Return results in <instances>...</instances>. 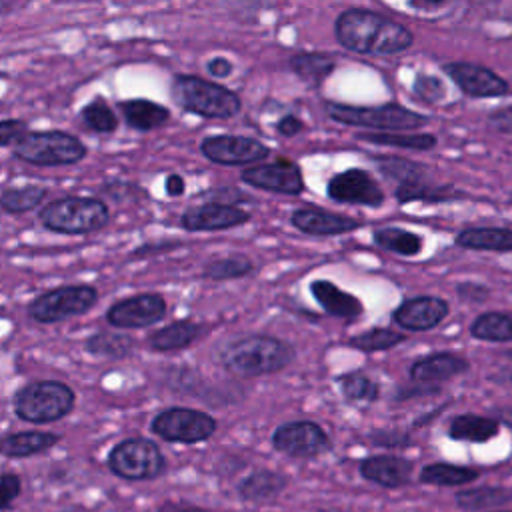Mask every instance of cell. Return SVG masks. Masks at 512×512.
I'll list each match as a JSON object with an SVG mask.
<instances>
[{"label":"cell","instance_id":"1","mask_svg":"<svg viewBox=\"0 0 512 512\" xmlns=\"http://www.w3.org/2000/svg\"><path fill=\"white\" fill-rule=\"evenodd\" d=\"M338 44L364 56H396L414 44V34L402 22L368 8H346L334 22Z\"/></svg>","mask_w":512,"mask_h":512},{"label":"cell","instance_id":"2","mask_svg":"<svg viewBox=\"0 0 512 512\" xmlns=\"http://www.w3.org/2000/svg\"><path fill=\"white\" fill-rule=\"evenodd\" d=\"M296 358L290 342L268 336L248 334L226 342L218 352L222 368L240 378H254L284 370Z\"/></svg>","mask_w":512,"mask_h":512},{"label":"cell","instance_id":"3","mask_svg":"<svg viewBox=\"0 0 512 512\" xmlns=\"http://www.w3.org/2000/svg\"><path fill=\"white\" fill-rule=\"evenodd\" d=\"M170 96L182 110L202 118L226 120L242 108L236 92L194 74H176L170 84Z\"/></svg>","mask_w":512,"mask_h":512},{"label":"cell","instance_id":"4","mask_svg":"<svg viewBox=\"0 0 512 512\" xmlns=\"http://www.w3.org/2000/svg\"><path fill=\"white\" fill-rule=\"evenodd\" d=\"M38 220L50 232L80 236L104 228L110 220V210L108 204L98 198L64 196L40 208Z\"/></svg>","mask_w":512,"mask_h":512},{"label":"cell","instance_id":"5","mask_svg":"<svg viewBox=\"0 0 512 512\" xmlns=\"http://www.w3.org/2000/svg\"><path fill=\"white\" fill-rule=\"evenodd\" d=\"M326 114L330 120L354 126L368 128L372 132H406L428 124V118L420 112H414L400 104H376V106H352L342 102H326Z\"/></svg>","mask_w":512,"mask_h":512},{"label":"cell","instance_id":"6","mask_svg":"<svg viewBox=\"0 0 512 512\" xmlns=\"http://www.w3.org/2000/svg\"><path fill=\"white\" fill-rule=\"evenodd\" d=\"M74 390L60 380H34L14 394V412L32 424L56 422L72 412Z\"/></svg>","mask_w":512,"mask_h":512},{"label":"cell","instance_id":"7","mask_svg":"<svg viewBox=\"0 0 512 512\" xmlns=\"http://www.w3.org/2000/svg\"><path fill=\"white\" fill-rule=\"evenodd\" d=\"M12 152L18 160L34 166H66L86 156V146L74 134L64 130H26L14 144Z\"/></svg>","mask_w":512,"mask_h":512},{"label":"cell","instance_id":"8","mask_svg":"<svg viewBox=\"0 0 512 512\" xmlns=\"http://www.w3.org/2000/svg\"><path fill=\"white\" fill-rule=\"evenodd\" d=\"M98 302V292L88 284H68L36 296L28 306V316L40 324H56L72 316L86 314Z\"/></svg>","mask_w":512,"mask_h":512},{"label":"cell","instance_id":"9","mask_svg":"<svg viewBox=\"0 0 512 512\" xmlns=\"http://www.w3.org/2000/svg\"><path fill=\"white\" fill-rule=\"evenodd\" d=\"M164 466L166 460L160 448L148 438H126L108 456V468L126 480L156 478L164 472Z\"/></svg>","mask_w":512,"mask_h":512},{"label":"cell","instance_id":"10","mask_svg":"<svg viewBox=\"0 0 512 512\" xmlns=\"http://www.w3.org/2000/svg\"><path fill=\"white\" fill-rule=\"evenodd\" d=\"M150 428L166 442L198 444L216 432V420L202 410L174 406L158 412Z\"/></svg>","mask_w":512,"mask_h":512},{"label":"cell","instance_id":"11","mask_svg":"<svg viewBox=\"0 0 512 512\" xmlns=\"http://www.w3.org/2000/svg\"><path fill=\"white\" fill-rule=\"evenodd\" d=\"M200 152L206 160L222 166H254L266 160L270 148L252 136L238 134H214L200 142Z\"/></svg>","mask_w":512,"mask_h":512},{"label":"cell","instance_id":"12","mask_svg":"<svg viewBox=\"0 0 512 512\" xmlns=\"http://www.w3.org/2000/svg\"><path fill=\"white\" fill-rule=\"evenodd\" d=\"M326 196L338 204H360L368 208H380L386 200L378 180L362 168H348L334 174L326 184Z\"/></svg>","mask_w":512,"mask_h":512},{"label":"cell","instance_id":"13","mask_svg":"<svg viewBox=\"0 0 512 512\" xmlns=\"http://www.w3.org/2000/svg\"><path fill=\"white\" fill-rule=\"evenodd\" d=\"M240 180L252 188L298 196L304 192V176L296 162L288 158H278L276 162H262L242 170Z\"/></svg>","mask_w":512,"mask_h":512},{"label":"cell","instance_id":"14","mask_svg":"<svg viewBox=\"0 0 512 512\" xmlns=\"http://www.w3.org/2000/svg\"><path fill=\"white\" fill-rule=\"evenodd\" d=\"M272 446L292 458H314L330 448L324 428L310 420L280 424L272 434Z\"/></svg>","mask_w":512,"mask_h":512},{"label":"cell","instance_id":"15","mask_svg":"<svg viewBox=\"0 0 512 512\" xmlns=\"http://www.w3.org/2000/svg\"><path fill=\"white\" fill-rule=\"evenodd\" d=\"M168 312L166 300L158 292L134 294L118 300L106 310V322L114 328H146L160 322Z\"/></svg>","mask_w":512,"mask_h":512},{"label":"cell","instance_id":"16","mask_svg":"<svg viewBox=\"0 0 512 512\" xmlns=\"http://www.w3.org/2000/svg\"><path fill=\"white\" fill-rule=\"evenodd\" d=\"M444 74L470 98H498L510 92V84L492 68L474 62H446Z\"/></svg>","mask_w":512,"mask_h":512},{"label":"cell","instance_id":"17","mask_svg":"<svg viewBox=\"0 0 512 512\" xmlns=\"http://www.w3.org/2000/svg\"><path fill=\"white\" fill-rule=\"evenodd\" d=\"M250 220V212L226 202H206L182 212L180 224L188 232H216L242 226Z\"/></svg>","mask_w":512,"mask_h":512},{"label":"cell","instance_id":"18","mask_svg":"<svg viewBox=\"0 0 512 512\" xmlns=\"http://www.w3.org/2000/svg\"><path fill=\"white\" fill-rule=\"evenodd\" d=\"M450 314V304L438 296H414L402 300L394 312L392 320L408 332H428L440 326Z\"/></svg>","mask_w":512,"mask_h":512},{"label":"cell","instance_id":"19","mask_svg":"<svg viewBox=\"0 0 512 512\" xmlns=\"http://www.w3.org/2000/svg\"><path fill=\"white\" fill-rule=\"evenodd\" d=\"M290 222L296 230L308 236H338V234L354 232L362 226L360 220L352 216L330 212L318 206H304L294 210L290 214Z\"/></svg>","mask_w":512,"mask_h":512},{"label":"cell","instance_id":"20","mask_svg":"<svg viewBox=\"0 0 512 512\" xmlns=\"http://www.w3.org/2000/svg\"><path fill=\"white\" fill-rule=\"evenodd\" d=\"M470 370V362L454 352H434L418 358L410 366V378L416 384H436Z\"/></svg>","mask_w":512,"mask_h":512},{"label":"cell","instance_id":"21","mask_svg":"<svg viewBox=\"0 0 512 512\" xmlns=\"http://www.w3.org/2000/svg\"><path fill=\"white\" fill-rule=\"evenodd\" d=\"M310 294H312V298L320 304V308H322L326 314L334 316V318L352 322V320L360 318L362 312H364L362 302H360L354 294H350V292L338 288V286H336L334 282H330V280L318 278V280L310 282Z\"/></svg>","mask_w":512,"mask_h":512},{"label":"cell","instance_id":"22","mask_svg":"<svg viewBox=\"0 0 512 512\" xmlns=\"http://www.w3.org/2000/svg\"><path fill=\"white\" fill-rule=\"evenodd\" d=\"M414 464L406 458L392 456V454H378L368 456L360 462V474L380 486L386 488H398L408 484Z\"/></svg>","mask_w":512,"mask_h":512},{"label":"cell","instance_id":"23","mask_svg":"<svg viewBox=\"0 0 512 512\" xmlns=\"http://www.w3.org/2000/svg\"><path fill=\"white\" fill-rule=\"evenodd\" d=\"M454 244L478 252H512V228L506 226H470L456 234Z\"/></svg>","mask_w":512,"mask_h":512},{"label":"cell","instance_id":"24","mask_svg":"<svg viewBox=\"0 0 512 512\" xmlns=\"http://www.w3.org/2000/svg\"><path fill=\"white\" fill-rule=\"evenodd\" d=\"M204 326L192 320H178L172 322L148 336V346L154 352H178L192 346L202 334Z\"/></svg>","mask_w":512,"mask_h":512},{"label":"cell","instance_id":"25","mask_svg":"<svg viewBox=\"0 0 512 512\" xmlns=\"http://www.w3.org/2000/svg\"><path fill=\"white\" fill-rule=\"evenodd\" d=\"M118 110L122 112L126 124L140 132L162 128L170 120V110L166 106L156 104L152 100H144V98L122 100L118 104Z\"/></svg>","mask_w":512,"mask_h":512},{"label":"cell","instance_id":"26","mask_svg":"<svg viewBox=\"0 0 512 512\" xmlns=\"http://www.w3.org/2000/svg\"><path fill=\"white\" fill-rule=\"evenodd\" d=\"M58 440L60 436L54 432L24 430L0 438V454L8 458H26L52 448Z\"/></svg>","mask_w":512,"mask_h":512},{"label":"cell","instance_id":"27","mask_svg":"<svg viewBox=\"0 0 512 512\" xmlns=\"http://www.w3.org/2000/svg\"><path fill=\"white\" fill-rule=\"evenodd\" d=\"M500 430V422L490 416L480 414H458L452 418L448 426V436L454 440H466V442H488L492 440Z\"/></svg>","mask_w":512,"mask_h":512},{"label":"cell","instance_id":"28","mask_svg":"<svg viewBox=\"0 0 512 512\" xmlns=\"http://www.w3.org/2000/svg\"><path fill=\"white\" fill-rule=\"evenodd\" d=\"M470 336L484 342H512V312L490 310L478 314L470 324Z\"/></svg>","mask_w":512,"mask_h":512},{"label":"cell","instance_id":"29","mask_svg":"<svg viewBox=\"0 0 512 512\" xmlns=\"http://www.w3.org/2000/svg\"><path fill=\"white\" fill-rule=\"evenodd\" d=\"M376 166L382 176L396 184V188L412 186L430 178L428 168L424 164L400 156H378Z\"/></svg>","mask_w":512,"mask_h":512},{"label":"cell","instance_id":"30","mask_svg":"<svg viewBox=\"0 0 512 512\" xmlns=\"http://www.w3.org/2000/svg\"><path fill=\"white\" fill-rule=\"evenodd\" d=\"M358 140L378 146H392L404 150H432L438 144V138L430 132H360Z\"/></svg>","mask_w":512,"mask_h":512},{"label":"cell","instance_id":"31","mask_svg":"<svg viewBox=\"0 0 512 512\" xmlns=\"http://www.w3.org/2000/svg\"><path fill=\"white\" fill-rule=\"evenodd\" d=\"M288 66L302 80L320 84L324 78H328L334 72L336 62L326 52H298L290 56Z\"/></svg>","mask_w":512,"mask_h":512},{"label":"cell","instance_id":"32","mask_svg":"<svg viewBox=\"0 0 512 512\" xmlns=\"http://www.w3.org/2000/svg\"><path fill=\"white\" fill-rule=\"evenodd\" d=\"M374 244L388 252L400 254V256H418L424 248V240L418 234H414L406 228H400V226L376 228Z\"/></svg>","mask_w":512,"mask_h":512},{"label":"cell","instance_id":"33","mask_svg":"<svg viewBox=\"0 0 512 512\" xmlns=\"http://www.w3.org/2000/svg\"><path fill=\"white\" fill-rule=\"evenodd\" d=\"M284 486H286V478L282 474L272 472V470H258L242 480L240 496L244 500H252V502L270 500V498L278 496L284 490Z\"/></svg>","mask_w":512,"mask_h":512},{"label":"cell","instance_id":"34","mask_svg":"<svg viewBox=\"0 0 512 512\" xmlns=\"http://www.w3.org/2000/svg\"><path fill=\"white\" fill-rule=\"evenodd\" d=\"M394 196L400 204L406 202H448L460 198L462 194L452 184H434L430 178L412 186L394 188Z\"/></svg>","mask_w":512,"mask_h":512},{"label":"cell","instance_id":"35","mask_svg":"<svg viewBox=\"0 0 512 512\" xmlns=\"http://www.w3.org/2000/svg\"><path fill=\"white\" fill-rule=\"evenodd\" d=\"M480 476L478 470L466 466H454L446 462H434L422 468L420 482L434 486H464Z\"/></svg>","mask_w":512,"mask_h":512},{"label":"cell","instance_id":"36","mask_svg":"<svg viewBox=\"0 0 512 512\" xmlns=\"http://www.w3.org/2000/svg\"><path fill=\"white\" fill-rule=\"evenodd\" d=\"M48 190L44 186H18V188H6L0 192V208L8 214H24L32 208L40 206L46 198Z\"/></svg>","mask_w":512,"mask_h":512},{"label":"cell","instance_id":"37","mask_svg":"<svg viewBox=\"0 0 512 512\" xmlns=\"http://www.w3.org/2000/svg\"><path fill=\"white\" fill-rule=\"evenodd\" d=\"M254 270V262L244 256V254H230V256H222V258H214L204 266L202 276L208 280H236V278H244Z\"/></svg>","mask_w":512,"mask_h":512},{"label":"cell","instance_id":"38","mask_svg":"<svg viewBox=\"0 0 512 512\" xmlns=\"http://www.w3.org/2000/svg\"><path fill=\"white\" fill-rule=\"evenodd\" d=\"M408 336L402 332H396L392 328H370L366 332H360L352 336L346 344L350 348H356L360 352L372 354V352H382V350H392L398 344H402Z\"/></svg>","mask_w":512,"mask_h":512},{"label":"cell","instance_id":"39","mask_svg":"<svg viewBox=\"0 0 512 512\" xmlns=\"http://www.w3.org/2000/svg\"><path fill=\"white\" fill-rule=\"evenodd\" d=\"M340 392L350 402H376L380 396V384L362 370L346 372L338 378Z\"/></svg>","mask_w":512,"mask_h":512},{"label":"cell","instance_id":"40","mask_svg":"<svg viewBox=\"0 0 512 512\" xmlns=\"http://www.w3.org/2000/svg\"><path fill=\"white\" fill-rule=\"evenodd\" d=\"M80 118L86 124V128H90L96 134H112L118 126V116L116 112L108 106V102L100 96H96L94 100H90L82 110H80Z\"/></svg>","mask_w":512,"mask_h":512},{"label":"cell","instance_id":"41","mask_svg":"<svg viewBox=\"0 0 512 512\" xmlns=\"http://www.w3.org/2000/svg\"><path fill=\"white\" fill-rule=\"evenodd\" d=\"M86 350L94 356H106V358H124L132 352L134 348V340L122 334H106V332H98L92 334L86 342H84Z\"/></svg>","mask_w":512,"mask_h":512},{"label":"cell","instance_id":"42","mask_svg":"<svg viewBox=\"0 0 512 512\" xmlns=\"http://www.w3.org/2000/svg\"><path fill=\"white\" fill-rule=\"evenodd\" d=\"M512 494L506 492L504 488H472V490H462L456 494V502L462 508H486V506H494V504H504L506 500H510Z\"/></svg>","mask_w":512,"mask_h":512},{"label":"cell","instance_id":"43","mask_svg":"<svg viewBox=\"0 0 512 512\" xmlns=\"http://www.w3.org/2000/svg\"><path fill=\"white\" fill-rule=\"evenodd\" d=\"M412 94L422 104H438L444 98L446 88L438 76L416 74V78L412 82Z\"/></svg>","mask_w":512,"mask_h":512},{"label":"cell","instance_id":"44","mask_svg":"<svg viewBox=\"0 0 512 512\" xmlns=\"http://www.w3.org/2000/svg\"><path fill=\"white\" fill-rule=\"evenodd\" d=\"M20 494V478L12 472L0 476V510L8 508L12 500Z\"/></svg>","mask_w":512,"mask_h":512},{"label":"cell","instance_id":"45","mask_svg":"<svg viewBox=\"0 0 512 512\" xmlns=\"http://www.w3.org/2000/svg\"><path fill=\"white\" fill-rule=\"evenodd\" d=\"M26 128H28L26 122L16 120V118L0 120V148L14 144L26 132Z\"/></svg>","mask_w":512,"mask_h":512},{"label":"cell","instance_id":"46","mask_svg":"<svg viewBox=\"0 0 512 512\" xmlns=\"http://www.w3.org/2000/svg\"><path fill=\"white\" fill-rule=\"evenodd\" d=\"M488 126L496 132H504V134H512V104L496 108L488 114L486 118Z\"/></svg>","mask_w":512,"mask_h":512},{"label":"cell","instance_id":"47","mask_svg":"<svg viewBox=\"0 0 512 512\" xmlns=\"http://www.w3.org/2000/svg\"><path fill=\"white\" fill-rule=\"evenodd\" d=\"M302 130H304V122H302L298 116H294V114L282 116V118L278 120V124H276V132H278L280 136H284V138H292V136L300 134Z\"/></svg>","mask_w":512,"mask_h":512},{"label":"cell","instance_id":"48","mask_svg":"<svg viewBox=\"0 0 512 512\" xmlns=\"http://www.w3.org/2000/svg\"><path fill=\"white\" fill-rule=\"evenodd\" d=\"M206 70H208V74L212 78H226V76L232 74L234 64L228 58H224V56H214V58H210L206 62Z\"/></svg>","mask_w":512,"mask_h":512},{"label":"cell","instance_id":"49","mask_svg":"<svg viewBox=\"0 0 512 512\" xmlns=\"http://www.w3.org/2000/svg\"><path fill=\"white\" fill-rule=\"evenodd\" d=\"M456 292L462 296V298H472V300H484L488 296V288L486 286H480V284H472V282H462L456 286Z\"/></svg>","mask_w":512,"mask_h":512},{"label":"cell","instance_id":"50","mask_svg":"<svg viewBox=\"0 0 512 512\" xmlns=\"http://www.w3.org/2000/svg\"><path fill=\"white\" fill-rule=\"evenodd\" d=\"M164 188H166V194L176 198V196H182L184 190H186V182L180 174H168L166 176V182H164Z\"/></svg>","mask_w":512,"mask_h":512},{"label":"cell","instance_id":"51","mask_svg":"<svg viewBox=\"0 0 512 512\" xmlns=\"http://www.w3.org/2000/svg\"><path fill=\"white\" fill-rule=\"evenodd\" d=\"M176 244L174 242H166V244H146V246H140V248H136L134 250V256H142V254H150V252H162V250H170V248H174Z\"/></svg>","mask_w":512,"mask_h":512},{"label":"cell","instance_id":"52","mask_svg":"<svg viewBox=\"0 0 512 512\" xmlns=\"http://www.w3.org/2000/svg\"><path fill=\"white\" fill-rule=\"evenodd\" d=\"M158 512H208L204 508L198 506H188V504H164L162 508H158Z\"/></svg>","mask_w":512,"mask_h":512},{"label":"cell","instance_id":"53","mask_svg":"<svg viewBox=\"0 0 512 512\" xmlns=\"http://www.w3.org/2000/svg\"><path fill=\"white\" fill-rule=\"evenodd\" d=\"M408 6L420 12H428V10H440L446 4L444 2H408Z\"/></svg>","mask_w":512,"mask_h":512},{"label":"cell","instance_id":"54","mask_svg":"<svg viewBox=\"0 0 512 512\" xmlns=\"http://www.w3.org/2000/svg\"><path fill=\"white\" fill-rule=\"evenodd\" d=\"M498 414H500V418H502L508 426H512V406L500 408V410H498Z\"/></svg>","mask_w":512,"mask_h":512},{"label":"cell","instance_id":"55","mask_svg":"<svg viewBox=\"0 0 512 512\" xmlns=\"http://www.w3.org/2000/svg\"><path fill=\"white\" fill-rule=\"evenodd\" d=\"M496 512H512V510H496Z\"/></svg>","mask_w":512,"mask_h":512},{"label":"cell","instance_id":"56","mask_svg":"<svg viewBox=\"0 0 512 512\" xmlns=\"http://www.w3.org/2000/svg\"><path fill=\"white\" fill-rule=\"evenodd\" d=\"M72 512H84V510H72Z\"/></svg>","mask_w":512,"mask_h":512}]
</instances>
